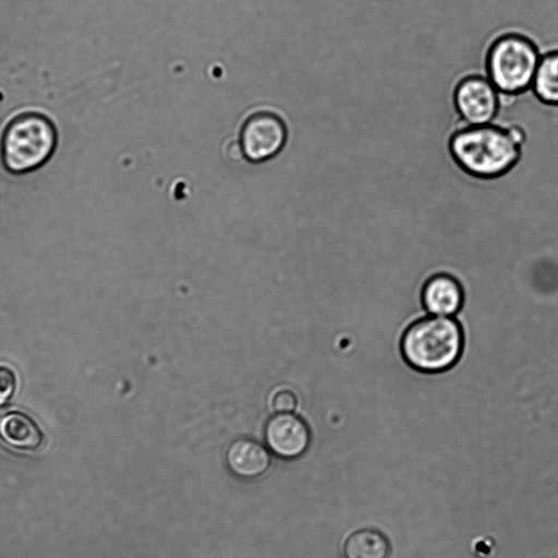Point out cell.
<instances>
[{"mask_svg": "<svg viewBox=\"0 0 558 558\" xmlns=\"http://www.w3.org/2000/svg\"><path fill=\"white\" fill-rule=\"evenodd\" d=\"M526 141L515 123L495 121L480 125L457 123L447 138L454 166L470 178L493 181L510 173L520 162Z\"/></svg>", "mask_w": 558, "mask_h": 558, "instance_id": "obj_1", "label": "cell"}, {"mask_svg": "<svg viewBox=\"0 0 558 558\" xmlns=\"http://www.w3.org/2000/svg\"><path fill=\"white\" fill-rule=\"evenodd\" d=\"M542 56L536 40L519 27L495 33L483 50V73L505 101L531 90Z\"/></svg>", "mask_w": 558, "mask_h": 558, "instance_id": "obj_2", "label": "cell"}, {"mask_svg": "<svg viewBox=\"0 0 558 558\" xmlns=\"http://www.w3.org/2000/svg\"><path fill=\"white\" fill-rule=\"evenodd\" d=\"M404 361L422 373H441L451 368L463 350L460 324L449 316H429L411 324L401 339Z\"/></svg>", "mask_w": 558, "mask_h": 558, "instance_id": "obj_3", "label": "cell"}, {"mask_svg": "<svg viewBox=\"0 0 558 558\" xmlns=\"http://www.w3.org/2000/svg\"><path fill=\"white\" fill-rule=\"evenodd\" d=\"M56 142V130L48 118L38 113L19 116L2 137L3 165L13 173L32 171L50 158Z\"/></svg>", "mask_w": 558, "mask_h": 558, "instance_id": "obj_4", "label": "cell"}, {"mask_svg": "<svg viewBox=\"0 0 558 558\" xmlns=\"http://www.w3.org/2000/svg\"><path fill=\"white\" fill-rule=\"evenodd\" d=\"M505 102L483 71H466L451 86V104L456 122L460 124L480 125L498 121Z\"/></svg>", "mask_w": 558, "mask_h": 558, "instance_id": "obj_5", "label": "cell"}, {"mask_svg": "<svg viewBox=\"0 0 558 558\" xmlns=\"http://www.w3.org/2000/svg\"><path fill=\"white\" fill-rule=\"evenodd\" d=\"M286 138V125L278 116L258 112L245 121L240 144L248 160L259 162L277 155L283 147Z\"/></svg>", "mask_w": 558, "mask_h": 558, "instance_id": "obj_6", "label": "cell"}, {"mask_svg": "<svg viewBox=\"0 0 558 558\" xmlns=\"http://www.w3.org/2000/svg\"><path fill=\"white\" fill-rule=\"evenodd\" d=\"M265 438L275 454L293 459L306 450L310 433L300 417L290 413H279L267 423Z\"/></svg>", "mask_w": 558, "mask_h": 558, "instance_id": "obj_7", "label": "cell"}, {"mask_svg": "<svg viewBox=\"0 0 558 558\" xmlns=\"http://www.w3.org/2000/svg\"><path fill=\"white\" fill-rule=\"evenodd\" d=\"M44 433L36 421L27 413L0 410V444L20 453L37 452L44 447Z\"/></svg>", "mask_w": 558, "mask_h": 558, "instance_id": "obj_8", "label": "cell"}, {"mask_svg": "<svg viewBox=\"0 0 558 558\" xmlns=\"http://www.w3.org/2000/svg\"><path fill=\"white\" fill-rule=\"evenodd\" d=\"M463 290L456 278L446 274L430 277L422 289L424 308L434 316H452L463 304Z\"/></svg>", "mask_w": 558, "mask_h": 558, "instance_id": "obj_9", "label": "cell"}, {"mask_svg": "<svg viewBox=\"0 0 558 558\" xmlns=\"http://www.w3.org/2000/svg\"><path fill=\"white\" fill-rule=\"evenodd\" d=\"M229 470L241 478H255L266 472L270 464L268 451L251 439L233 441L226 453Z\"/></svg>", "mask_w": 558, "mask_h": 558, "instance_id": "obj_10", "label": "cell"}, {"mask_svg": "<svg viewBox=\"0 0 558 558\" xmlns=\"http://www.w3.org/2000/svg\"><path fill=\"white\" fill-rule=\"evenodd\" d=\"M547 107H558V48L542 51L531 90Z\"/></svg>", "mask_w": 558, "mask_h": 558, "instance_id": "obj_11", "label": "cell"}, {"mask_svg": "<svg viewBox=\"0 0 558 558\" xmlns=\"http://www.w3.org/2000/svg\"><path fill=\"white\" fill-rule=\"evenodd\" d=\"M390 545L384 534L376 530L363 529L352 533L345 541V558H387Z\"/></svg>", "mask_w": 558, "mask_h": 558, "instance_id": "obj_12", "label": "cell"}, {"mask_svg": "<svg viewBox=\"0 0 558 558\" xmlns=\"http://www.w3.org/2000/svg\"><path fill=\"white\" fill-rule=\"evenodd\" d=\"M17 384L15 369L9 363L0 361V408L13 398Z\"/></svg>", "mask_w": 558, "mask_h": 558, "instance_id": "obj_13", "label": "cell"}, {"mask_svg": "<svg viewBox=\"0 0 558 558\" xmlns=\"http://www.w3.org/2000/svg\"><path fill=\"white\" fill-rule=\"evenodd\" d=\"M271 404L279 413H290L296 408L298 399L290 390H278L272 397Z\"/></svg>", "mask_w": 558, "mask_h": 558, "instance_id": "obj_14", "label": "cell"}, {"mask_svg": "<svg viewBox=\"0 0 558 558\" xmlns=\"http://www.w3.org/2000/svg\"><path fill=\"white\" fill-rule=\"evenodd\" d=\"M227 153L231 159L240 160L244 156L241 144L233 142L228 145Z\"/></svg>", "mask_w": 558, "mask_h": 558, "instance_id": "obj_15", "label": "cell"}]
</instances>
